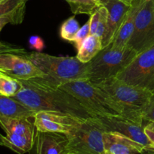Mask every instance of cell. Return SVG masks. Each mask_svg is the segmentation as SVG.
<instances>
[{"mask_svg": "<svg viewBox=\"0 0 154 154\" xmlns=\"http://www.w3.org/2000/svg\"><path fill=\"white\" fill-rule=\"evenodd\" d=\"M29 45L31 49L37 51V52H41L45 48V45L43 39L38 35H32L29 38Z\"/></svg>", "mask_w": 154, "mask_h": 154, "instance_id": "cell-25", "label": "cell"}, {"mask_svg": "<svg viewBox=\"0 0 154 154\" xmlns=\"http://www.w3.org/2000/svg\"><path fill=\"white\" fill-rule=\"evenodd\" d=\"M154 45V0H139L135 29L127 46L137 54Z\"/></svg>", "mask_w": 154, "mask_h": 154, "instance_id": "cell-7", "label": "cell"}, {"mask_svg": "<svg viewBox=\"0 0 154 154\" xmlns=\"http://www.w3.org/2000/svg\"><path fill=\"white\" fill-rule=\"evenodd\" d=\"M25 0H5L0 3V17H8L11 19V24L23 22L26 10Z\"/></svg>", "mask_w": 154, "mask_h": 154, "instance_id": "cell-18", "label": "cell"}, {"mask_svg": "<svg viewBox=\"0 0 154 154\" xmlns=\"http://www.w3.org/2000/svg\"><path fill=\"white\" fill-rule=\"evenodd\" d=\"M105 131L93 119L82 120L68 134L70 154H105L103 134Z\"/></svg>", "mask_w": 154, "mask_h": 154, "instance_id": "cell-6", "label": "cell"}, {"mask_svg": "<svg viewBox=\"0 0 154 154\" xmlns=\"http://www.w3.org/2000/svg\"><path fill=\"white\" fill-rule=\"evenodd\" d=\"M90 35V20L89 19V20L82 27L80 28V29L78 30V33H77L76 36H75V41H74V45L76 47L77 50L80 48L81 45L82 44V42H84V39L87 37H88Z\"/></svg>", "mask_w": 154, "mask_h": 154, "instance_id": "cell-24", "label": "cell"}, {"mask_svg": "<svg viewBox=\"0 0 154 154\" xmlns=\"http://www.w3.org/2000/svg\"><path fill=\"white\" fill-rule=\"evenodd\" d=\"M143 120L146 123L154 121V93L143 113Z\"/></svg>", "mask_w": 154, "mask_h": 154, "instance_id": "cell-26", "label": "cell"}, {"mask_svg": "<svg viewBox=\"0 0 154 154\" xmlns=\"http://www.w3.org/2000/svg\"><path fill=\"white\" fill-rule=\"evenodd\" d=\"M5 144V136L0 133V145L4 146Z\"/></svg>", "mask_w": 154, "mask_h": 154, "instance_id": "cell-30", "label": "cell"}, {"mask_svg": "<svg viewBox=\"0 0 154 154\" xmlns=\"http://www.w3.org/2000/svg\"><path fill=\"white\" fill-rule=\"evenodd\" d=\"M120 1L123 2V3L126 4V5H127L131 6V5H132V2H133V0H120Z\"/></svg>", "mask_w": 154, "mask_h": 154, "instance_id": "cell-31", "label": "cell"}, {"mask_svg": "<svg viewBox=\"0 0 154 154\" xmlns=\"http://www.w3.org/2000/svg\"><path fill=\"white\" fill-rule=\"evenodd\" d=\"M108 12L106 8L101 5L90 15V35L98 36L102 39L108 28Z\"/></svg>", "mask_w": 154, "mask_h": 154, "instance_id": "cell-20", "label": "cell"}, {"mask_svg": "<svg viewBox=\"0 0 154 154\" xmlns=\"http://www.w3.org/2000/svg\"><path fill=\"white\" fill-rule=\"evenodd\" d=\"M68 154H70V153H68Z\"/></svg>", "mask_w": 154, "mask_h": 154, "instance_id": "cell-35", "label": "cell"}, {"mask_svg": "<svg viewBox=\"0 0 154 154\" xmlns=\"http://www.w3.org/2000/svg\"><path fill=\"white\" fill-rule=\"evenodd\" d=\"M136 56L137 53L128 46L117 49L110 44L88 63L89 80L98 81L117 77Z\"/></svg>", "mask_w": 154, "mask_h": 154, "instance_id": "cell-5", "label": "cell"}, {"mask_svg": "<svg viewBox=\"0 0 154 154\" xmlns=\"http://www.w3.org/2000/svg\"><path fill=\"white\" fill-rule=\"evenodd\" d=\"M93 119L105 132L121 134L141 144L145 150L146 154H154V146L144 132L145 124L135 123L121 117L96 116Z\"/></svg>", "mask_w": 154, "mask_h": 154, "instance_id": "cell-9", "label": "cell"}, {"mask_svg": "<svg viewBox=\"0 0 154 154\" xmlns=\"http://www.w3.org/2000/svg\"><path fill=\"white\" fill-rule=\"evenodd\" d=\"M27 57L46 76L60 85L69 81L89 80V63H82L77 57H55L41 52L32 53Z\"/></svg>", "mask_w": 154, "mask_h": 154, "instance_id": "cell-4", "label": "cell"}, {"mask_svg": "<svg viewBox=\"0 0 154 154\" xmlns=\"http://www.w3.org/2000/svg\"><path fill=\"white\" fill-rule=\"evenodd\" d=\"M103 49L102 38L90 35L86 38L78 49L77 58L81 62L88 63Z\"/></svg>", "mask_w": 154, "mask_h": 154, "instance_id": "cell-19", "label": "cell"}, {"mask_svg": "<svg viewBox=\"0 0 154 154\" xmlns=\"http://www.w3.org/2000/svg\"><path fill=\"white\" fill-rule=\"evenodd\" d=\"M59 88L73 96L95 116L129 120L124 109L90 80L69 81L61 84Z\"/></svg>", "mask_w": 154, "mask_h": 154, "instance_id": "cell-3", "label": "cell"}, {"mask_svg": "<svg viewBox=\"0 0 154 154\" xmlns=\"http://www.w3.org/2000/svg\"><path fill=\"white\" fill-rule=\"evenodd\" d=\"M25 1H26V2H27V1H28V0H25Z\"/></svg>", "mask_w": 154, "mask_h": 154, "instance_id": "cell-34", "label": "cell"}, {"mask_svg": "<svg viewBox=\"0 0 154 154\" xmlns=\"http://www.w3.org/2000/svg\"><path fill=\"white\" fill-rule=\"evenodd\" d=\"M20 81L0 72V94L7 97H13L22 89Z\"/></svg>", "mask_w": 154, "mask_h": 154, "instance_id": "cell-21", "label": "cell"}, {"mask_svg": "<svg viewBox=\"0 0 154 154\" xmlns=\"http://www.w3.org/2000/svg\"><path fill=\"white\" fill-rule=\"evenodd\" d=\"M8 23H11V19L10 17H0V33H1L2 29L5 27V26L7 25ZM2 44H3V42L0 41V45H2Z\"/></svg>", "mask_w": 154, "mask_h": 154, "instance_id": "cell-29", "label": "cell"}, {"mask_svg": "<svg viewBox=\"0 0 154 154\" xmlns=\"http://www.w3.org/2000/svg\"><path fill=\"white\" fill-rule=\"evenodd\" d=\"M138 5L139 0H133L124 21L120 26L113 42L111 43V46L114 48L121 49L127 47L135 29V17L138 12Z\"/></svg>", "mask_w": 154, "mask_h": 154, "instance_id": "cell-15", "label": "cell"}, {"mask_svg": "<svg viewBox=\"0 0 154 154\" xmlns=\"http://www.w3.org/2000/svg\"><path fill=\"white\" fill-rule=\"evenodd\" d=\"M31 120L36 130L63 134H68L80 121H82L66 114L48 111H37Z\"/></svg>", "mask_w": 154, "mask_h": 154, "instance_id": "cell-11", "label": "cell"}, {"mask_svg": "<svg viewBox=\"0 0 154 154\" xmlns=\"http://www.w3.org/2000/svg\"><path fill=\"white\" fill-rule=\"evenodd\" d=\"M3 1H5V0H0V3H1L2 2H3Z\"/></svg>", "mask_w": 154, "mask_h": 154, "instance_id": "cell-33", "label": "cell"}, {"mask_svg": "<svg viewBox=\"0 0 154 154\" xmlns=\"http://www.w3.org/2000/svg\"><path fill=\"white\" fill-rule=\"evenodd\" d=\"M80 28L81 27L78 21L75 19V17H71L62 24L60 28V36L64 40L73 43Z\"/></svg>", "mask_w": 154, "mask_h": 154, "instance_id": "cell-23", "label": "cell"}, {"mask_svg": "<svg viewBox=\"0 0 154 154\" xmlns=\"http://www.w3.org/2000/svg\"><path fill=\"white\" fill-rule=\"evenodd\" d=\"M144 132L154 146V121L146 123L144 126Z\"/></svg>", "mask_w": 154, "mask_h": 154, "instance_id": "cell-27", "label": "cell"}, {"mask_svg": "<svg viewBox=\"0 0 154 154\" xmlns=\"http://www.w3.org/2000/svg\"><path fill=\"white\" fill-rule=\"evenodd\" d=\"M21 51L20 49H17V48H12L6 44L3 43L0 45V53L2 52H18Z\"/></svg>", "mask_w": 154, "mask_h": 154, "instance_id": "cell-28", "label": "cell"}, {"mask_svg": "<svg viewBox=\"0 0 154 154\" xmlns=\"http://www.w3.org/2000/svg\"><path fill=\"white\" fill-rule=\"evenodd\" d=\"M93 1H94L95 2L98 3V4L101 5V1H102V0H93Z\"/></svg>", "mask_w": 154, "mask_h": 154, "instance_id": "cell-32", "label": "cell"}, {"mask_svg": "<svg viewBox=\"0 0 154 154\" xmlns=\"http://www.w3.org/2000/svg\"><path fill=\"white\" fill-rule=\"evenodd\" d=\"M45 77L20 81L22 89L11 98L36 112L53 111L79 120L96 117L73 96L48 83Z\"/></svg>", "mask_w": 154, "mask_h": 154, "instance_id": "cell-1", "label": "cell"}, {"mask_svg": "<svg viewBox=\"0 0 154 154\" xmlns=\"http://www.w3.org/2000/svg\"><path fill=\"white\" fill-rule=\"evenodd\" d=\"M0 72L20 81L46 76L21 51L0 53Z\"/></svg>", "mask_w": 154, "mask_h": 154, "instance_id": "cell-10", "label": "cell"}, {"mask_svg": "<svg viewBox=\"0 0 154 154\" xmlns=\"http://www.w3.org/2000/svg\"><path fill=\"white\" fill-rule=\"evenodd\" d=\"M74 14L91 15L101 5L93 0H66Z\"/></svg>", "mask_w": 154, "mask_h": 154, "instance_id": "cell-22", "label": "cell"}, {"mask_svg": "<svg viewBox=\"0 0 154 154\" xmlns=\"http://www.w3.org/2000/svg\"><path fill=\"white\" fill-rule=\"evenodd\" d=\"M103 141L105 154H146L141 144L117 132H105Z\"/></svg>", "mask_w": 154, "mask_h": 154, "instance_id": "cell-14", "label": "cell"}, {"mask_svg": "<svg viewBox=\"0 0 154 154\" xmlns=\"http://www.w3.org/2000/svg\"><path fill=\"white\" fill-rule=\"evenodd\" d=\"M0 127L5 132V135L12 136H35L36 130L31 117H1Z\"/></svg>", "mask_w": 154, "mask_h": 154, "instance_id": "cell-16", "label": "cell"}, {"mask_svg": "<svg viewBox=\"0 0 154 154\" xmlns=\"http://www.w3.org/2000/svg\"><path fill=\"white\" fill-rule=\"evenodd\" d=\"M69 139L66 134L35 130L33 154H68Z\"/></svg>", "mask_w": 154, "mask_h": 154, "instance_id": "cell-12", "label": "cell"}, {"mask_svg": "<svg viewBox=\"0 0 154 154\" xmlns=\"http://www.w3.org/2000/svg\"><path fill=\"white\" fill-rule=\"evenodd\" d=\"M116 78L131 85L147 89L154 93V45L137 54Z\"/></svg>", "mask_w": 154, "mask_h": 154, "instance_id": "cell-8", "label": "cell"}, {"mask_svg": "<svg viewBox=\"0 0 154 154\" xmlns=\"http://www.w3.org/2000/svg\"><path fill=\"white\" fill-rule=\"evenodd\" d=\"M101 5L105 6L108 12V28L105 37L102 39L104 48L113 42L131 6L120 0H102Z\"/></svg>", "mask_w": 154, "mask_h": 154, "instance_id": "cell-13", "label": "cell"}, {"mask_svg": "<svg viewBox=\"0 0 154 154\" xmlns=\"http://www.w3.org/2000/svg\"><path fill=\"white\" fill-rule=\"evenodd\" d=\"M91 82L117 102L124 109L131 121L146 124L143 120V113L153 96V92L131 85L116 77Z\"/></svg>", "mask_w": 154, "mask_h": 154, "instance_id": "cell-2", "label": "cell"}, {"mask_svg": "<svg viewBox=\"0 0 154 154\" xmlns=\"http://www.w3.org/2000/svg\"><path fill=\"white\" fill-rule=\"evenodd\" d=\"M36 111L29 108L11 97L0 94V117H22L30 118Z\"/></svg>", "mask_w": 154, "mask_h": 154, "instance_id": "cell-17", "label": "cell"}]
</instances>
